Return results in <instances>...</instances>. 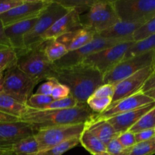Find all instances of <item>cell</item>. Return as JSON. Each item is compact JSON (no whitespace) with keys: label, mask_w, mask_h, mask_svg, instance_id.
Listing matches in <instances>:
<instances>
[{"label":"cell","mask_w":155,"mask_h":155,"mask_svg":"<svg viewBox=\"0 0 155 155\" xmlns=\"http://www.w3.org/2000/svg\"><path fill=\"white\" fill-rule=\"evenodd\" d=\"M49 0H24L20 5L0 15V20L4 27L15 23L36 18L46 7Z\"/></svg>","instance_id":"cell-13"},{"label":"cell","mask_w":155,"mask_h":155,"mask_svg":"<svg viewBox=\"0 0 155 155\" xmlns=\"http://www.w3.org/2000/svg\"><path fill=\"white\" fill-rule=\"evenodd\" d=\"M60 4L64 6L69 10L77 11L80 15L83 12H86L91 5L93 4L95 0H56Z\"/></svg>","instance_id":"cell-31"},{"label":"cell","mask_w":155,"mask_h":155,"mask_svg":"<svg viewBox=\"0 0 155 155\" xmlns=\"http://www.w3.org/2000/svg\"><path fill=\"white\" fill-rule=\"evenodd\" d=\"M70 95H71V93H70L69 89L66 86L58 83L55 80V83H54V86L53 87L52 92L51 94V98L54 100H58L67 98Z\"/></svg>","instance_id":"cell-37"},{"label":"cell","mask_w":155,"mask_h":155,"mask_svg":"<svg viewBox=\"0 0 155 155\" xmlns=\"http://www.w3.org/2000/svg\"><path fill=\"white\" fill-rule=\"evenodd\" d=\"M121 21L145 24L155 17V0H114Z\"/></svg>","instance_id":"cell-7"},{"label":"cell","mask_w":155,"mask_h":155,"mask_svg":"<svg viewBox=\"0 0 155 155\" xmlns=\"http://www.w3.org/2000/svg\"><path fill=\"white\" fill-rule=\"evenodd\" d=\"M95 33L86 28L74 30L56 38V41L62 44L68 52L74 51L86 45L95 37Z\"/></svg>","instance_id":"cell-20"},{"label":"cell","mask_w":155,"mask_h":155,"mask_svg":"<svg viewBox=\"0 0 155 155\" xmlns=\"http://www.w3.org/2000/svg\"><path fill=\"white\" fill-rule=\"evenodd\" d=\"M80 144L92 155L106 152V145L86 128L80 135Z\"/></svg>","instance_id":"cell-24"},{"label":"cell","mask_w":155,"mask_h":155,"mask_svg":"<svg viewBox=\"0 0 155 155\" xmlns=\"http://www.w3.org/2000/svg\"><path fill=\"white\" fill-rule=\"evenodd\" d=\"M83 28L80 22V15L77 11L70 10L62 18L58 20L41 37V40L56 39L61 35L74 30Z\"/></svg>","instance_id":"cell-16"},{"label":"cell","mask_w":155,"mask_h":155,"mask_svg":"<svg viewBox=\"0 0 155 155\" xmlns=\"http://www.w3.org/2000/svg\"><path fill=\"white\" fill-rule=\"evenodd\" d=\"M38 18L39 16L5 27L4 30L6 37L8 38L11 47L16 53L25 48L24 42V36L34 27Z\"/></svg>","instance_id":"cell-17"},{"label":"cell","mask_w":155,"mask_h":155,"mask_svg":"<svg viewBox=\"0 0 155 155\" xmlns=\"http://www.w3.org/2000/svg\"><path fill=\"white\" fill-rule=\"evenodd\" d=\"M128 41L133 40L129 39H107V38L95 36L93 39L86 45L74 51H70L62 58L55 61L54 64L58 68L74 66L82 63L85 58L95 53L117 45L121 42H128Z\"/></svg>","instance_id":"cell-10"},{"label":"cell","mask_w":155,"mask_h":155,"mask_svg":"<svg viewBox=\"0 0 155 155\" xmlns=\"http://www.w3.org/2000/svg\"><path fill=\"white\" fill-rule=\"evenodd\" d=\"M28 107L10 95L0 93V122L20 120Z\"/></svg>","instance_id":"cell-19"},{"label":"cell","mask_w":155,"mask_h":155,"mask_svg":"<svg viewBox=\"0 0 155 155\" xmlns=\"http://www.w3.org/2000/svg\"><path fill=\"white\" fill-rule=\"evenodd\" d=\"M155 107V101L148 104L140 108L127 112V113L121 114L116 115L114 117L109 118L107 120L113 127L117 133L120 134L124 132L129 131L130 129L134 124H136L138 120L145 115L147 112L151 110Z\"/></svg>","instance_id":"cell-18"},{"label":"cell","mask_w":155,"mask_h":155,"mask_svg":"<svg viewBox=\"0 0 155 155\" xmlns=\"http://www.w3.org/2000/svg\"><path fill=\"white\" fill-rule=\"evenodd\" d=\"M54 79L69 89L79 104H86L99 86L104 84L103 74L90 65L80 63L68 68H58Z\"/></svg>","instance_id":"cell-1"},{"label":"cell","mask_w":155,"mask_h":155,"mask_svg":"<svg viewBox=\"0 0 155 155\" xmlns=\"http://www.w3.org/2000/svg\"><path fill=\"white\" fill-rule=\"evenodd\" d=\"M24 2V0H0V15L6 13Z\"/></svg>","instance_id":"cell-41"},{"label":"cell","mask_w":155,"mask_h":155,"mask_svg":"<svg viewBox=\"0 0 155 155\" xmlns=\"http://www.w3.org/2000/svg\"><path fill=\"white\" fill-rule=\"evenodd\" d=\"M55 83V79H49L48 80H45L44 83H42L39 88L36 90V94H40L44 95H50L51 96V92H52L53 87Z\"/></svg>","instance_id":"cell-40"},{"label":"cell","mask_w":155,"mask_h":155,"mask_svg":"<svg viewBox=\"0 0 155 155\" xmlns=\"http://www.w3.org/2000/svg\"><path fill=\"white\" fill-rule=\"evenodd\" d=\"M155 154V138L145 142H139L129 148L127 155H153Z\"/></svg>","instance_id":"cell-29"},{"label":"cell","mask_w":155,"mask_h":155,"mask_svg":"<svg viewBox=\"0 0 155 155\" xmlns=\"http://www.w3.org/2000/svg\"><path fill=\"white\" fill-rule=\"evenodd\" d=\"M69 9L65 8L56 0H49L46 7L41 12L34 27L24 36L25 48H30L42 42V35L58 19L66 15Z\"/></svg>","instance_id":"cell-6"},{"label":"cell","mask_w":155,"mask_h":155,"mask_svg":"<svg viewBox=\"0 0 155 155\" xmlns=\"http://www.w3.org/2000/svg\"><path fill=\"white\" fill-rule=\"evenodd\" d=\"M129 148H124L117 138L106 145V152L110 155H127Z\"/></svg>","instance_id":"cell-36"},{"label":"cell","mask_w":155,"mask_h":155,"mask_svg":"<svg viewBox=\"0 0 155 155\" xmlns=\"http://www.w3.org/2000/svg\"><path fill=\"white\" fill-rule=\"evenodd\" d=\"M154 58L155 51H151L130 58L124 59L103 75V82L104 84H117L140 70L153 66Z\"/></svg>","instance_id":"cell-8"},{"label":"cell","mask_w":155,"mask_h":155,"mask_svg":"<svg viewBox=\"0 0 155 155\" xmlns=\"http://www.w3.org/2000/svg\"><path fill=\"white\" fill-rule=\"evenodd\" d=\"M18 56L12 48H0V68L6 71L17 64Z\"/></svg>","instance_id":"cell-32"},{"label":"cell","mask_w":155,"mask_h":155,"mask_svg":"<svg viewBox=\"0 0 155 155\" xmlns=\"http://www.w3.org/2000/svg\"><path fill=\"white\" fill-rule=\"evenodd\" d=\"M154 101L152 98L148 97L145 93L139 92L128 98L120 100L114 104H110L103 113L95 115V118L107 120L116 115L140 108Z\"/></svg>","instance_id":"cell-15"},{"label":"cell","mask_w":155,"mask_h":155,"mask_svg":"<svg viewBox=\"0 0 155 155\" xmlns=\"http://www.w3.org/2000/svg\"><path fill=\"white\" fill-rule=\"evenodd\" d=\"M44 53L48 60L52 63L60 60L68 53V50L62 44L59 43L55 39L43 40Z\"/></svg>","instance_id":"cell-26"},{"label":"cell","mask_w":155,"mask_h":155,"mask_svg":"<svg viewBox=\"0 0 155 155\" xmlns=\"http://www.w3.org/2000/svg\"><path fill=\"white\" fill-rule=\"evenodd\" d=\"M114 93V85L103 84L95 91L92 96L98 98H112Z\"/></svg>","instance_id":"cell-39"},{"label":"cell","mask_w":155,"mask_h":155,"mask_svg":"<svg viewBox=\"0 0 155 155\" xmlns=\"http://www.w3.org/2000/svg\"><path fill=\"white\" fill-rule=\"evenodd\" d=\"M143 24L139 23L120 21L107 30L95 34V36L107 39H129L133 40V35Z\"/></svg>","instance_id":"cell-21"},{"label":"cell","mask_w":155,"mask_h":155,"mask_svg":"<svg viewBox=\"0 0 155 155\" xmlns=\"http://www.w3.org/2000/svg\"><path fill=\"white\" fill-rule=\"evenodd\" d=\"M154 138H155V129L143 130L139 133H135V139H136V143L151 140Z\"/></svg>","instance_id":"cell-42"},{"label":"cell","mask_w":155,"mask_h":155,"mask_svg":"<svg viewBox=\"0 0 155 155\" xmlns=\"http://www.w3.org/2000/svg\"><path fill=\"white\" fill-rule=\"evenodd\" d=\"M155 129V107L142 117L129 131L135 133L146 130Z\"/></svg>","instance_id":"cell-27"},{"label":"cell","mask_w":155,"mask_h":155,"mask_svg":"<svg viewBox=\"0 0 155 155\" xmlns=\"http://www.w3.org/2000/svg\"><path fill=\"white\" fill-rule=\"evenodd\" d=\"M0 151L13 154H35L39 151V147L34 136L25 138L15 145Z\"/></svg>","instance_id":"cell-23"},{"label":"cell","mask_w":155,"mask_h":155,"mask_svg":"<svg viewBox=\"0 0 155 155\" xmlns=\"http://www.w3.org/2000/svg\"><path fill=\"white\" fill-rule=\"evenodd\" d=\"M54 101L50 95H44L40 94H32L27 102V106L35 110H42L45 106L48 105Z\"/></svg>","instance_id":"cell-33"},{"label":"cell","mask_w":155,"mask_h":155,"mask_svg":"<svg viewBox=\"0 0 155 155\" xmlns=\"http://www.w3.org/2000/svg\"><path fill=\"white\" fill-rule=\"evenodd\" d=\"M95 155H110V154H109L108 153H107V152H103V153H101V154H95Z\"/></svg>","instance_id":"cell-48"},{"label":"cell","mask_w":155,"mask_h":155,"mask_svg":"<svg viewBox=\"0 0 155 155\" xmlns=\"http://www.w3.org/2000/svg\"><path fill=\"white\" fill-rule=\"evenodd\" d=\"M86 128V124L58 126L42 129L36 132L34 136L39 151L48 149L70 139L80 138Z\"/></svg>","instance_id":"cell-9"},{"label":"cell","mask_w":155,"mask_h":155,"mask_svg":"<svg viewBox=\"0 0 155 155\" xmlns=\"http://www.w3.org/2000/svg\"><path fill=\"white\" fill-rule=\"evenodd\" d=\"M38 82L26 74L17 65L5 71L2 80V92L27 105Z\"/></svg>","instance_id":"cell-5"},{"label":"cell","mask_w":155,"mask_h":155,"mask_svg":"<svg viewBox=\"0 0 155 155\" xmlns=\"http://www.w3.org/2000/svg\"><path fill=\"white\" fill-rule=\"evenodd\" d=\"M117 139L124 148H130L136 144L135 134L130 131L120 133Z\"/></svg>","instance_id":"cell-38"},{"label":"cell","mask_w":155,"mask_h":155,"mask_svg":"<svg viewBox=\"0 0 155 155\" xmlns=\"http://www.w3.org/2000/svg\"><path fill=\"white\" fill-rule=\"evenodd\" d=\"M145 94L146 95H148V97H150L151 98H152V99L155 101V88L154 89L148 91V92H145Z\"/></svg>","instance_id":"cell-45"},{"label":"cell","mask_w":155,"mask_h":155,"mask_svg":"<svg viewBox=\"0 0 155 155\" xmlns=\"http://www.w3.org/2000/svg\"><path fill=\"white\" fill-rule=\"evenodd\" d=\"M86 129L95 135L104 145H107L119 135L107 120L96 119L95 117L92 120L86 123Z\"/></svg>","instance_id":"cell-22"},{"label":"cell","mask_w":155,"mask_h":155,"mask_svg":"<svg viewBox=\"0 0 155 155\" xmlns=\"http://www.w3.org/2000/svg\"><path fill=\"white\" fill-rule=\"evenodd\" d=\"M154 34H155V17L139 27L133 35V41L137 42Z\"/></svg>","instance_id":"cell-35"},{"label":"cell","mask_w":155,"mask_h":155,"mask_svg":"<svg viewBox=\"0 0 155 155\" xmlns=\"http://www.w3.org/2000/svg\"><path fill=\"white\" fill-rule=\"evenodd\" d=\"M95 115L86 104L62 110H35L28 107L20 120L30 124L36 132L48 127L86 124Z\"/></svg>","instance_id":"cell-2"},{"label":"cell","mask_w":155,"mask_h":155,"mask_svg":"<svg viewBox=\"0 0 155 155\" xmlns=\"http://www.w3.org/2000/svg\"><path fill=\"white\" fill-rule=\"evenodd\" d=\"M4 25L0 20V48H12L10 43H9L8 38L5 33Z\"/></svg>","instance_id":"cell-43"},{"label":"cell","mask_w":155,"mask_h":155,"mask_svg":"<svg viewBox=\"0 0 155 155\" xmlns=\"http://www.w3.org/2000/svg\"><path fill=\"white\" fill-rule=\"evenodd\" d=\"M155 88V72L153 73L151 75V77L147 80L145 83L144 84L143 87L141 89V92L145 93V92H148V91L151 90Z\"/></svg>","instance_id":"cell-44"},{"label":"cell","mask_w":155,"mask_h":155,"mask_svg":"<svg viewBox=\"0 0 155 155\" xmlns=\"http://www.w3.org/2000/svg\"><path fill=\"white\" fill-rule=\"evenodd\" d=\"M111 102L112 98H98L90 96L86 101V104L93 113L100 114L111 104Z\"/></svg>","instance_id":"cell-30"},{"label":"cell","mask_w":155,"mask_h":155,"mask_svg":"<svg viewBox=\"0 0 155 155\" xmlns=\"http://www.w3.org/2000/svg\"><path fill=\"white\" fill-rule=\"evenodd\" d=\"M43 42L17 52V66L38 83L54 79L57 70V67L44 53Z\"/></svg>","instance_id":"cell-3"},{"label":"cell","mask_w":155,"mask_h":155,"mask_svg":"<svg viewBox=\"0 0 155 155\" xmlns=\"http://www.w3.org/2000/svg\"><path fill=\"white\" fill-rule=\"evenodd\" d=\"M80 144V138L70 139L48 149L38 151L35 155H62Z\"/></svg>","instance_id":"cell-28"},{"label":"cell","mask_w":155,"mask_h":155,"mask_svg":"<svg viewBox=\"0 0 155 155\" xmlns=\"http://www.w3.org/2000/svg\"><path fill=\"white\" fill-rule=\"evenodd\" d=\"M4 72H5V70L0 68V78L3 77V75H4Z\"/></svg>","instance_id":"cell-47"},{"label":"cell","mask_w":155,"mask_h":155,"mask_svg":"<svg viewBox=\"0 0 155 155\" xmlns=\"http://www.w3.org/2000/svg\"><path fill=\"white\" fill-rule=\"evenodd\" d=\"M2 80H3V77L0 78V93L2 92Z\"/></svg>","instance_id":"cell-46"},{"label":"cell","mask_w":155,"mask_h":155,"mask_svg":"<svg viewBox=\"0 0 155 155\" xmlns=\"http://www.w3.org/2000/svg\"><path fill=\"white\" fill-rule=\"evenodd\" d=\"M151 51H155V34L148 36L142 40L135 42L126 52L124 59L130 58Z\"/></svg>","instance_id":"cell-25"},{"label":"cell","mask_w":155,"mask_h":155,"mask_svg":"<svg viewBox=\"0 0 155 155\" xmlns=\"http://www.w3.org/2000/svg\"><path fill=\"white\" fill-rule=\"evenodd\" d=\"M135 41H128L95 53L83 61L82 63L90 65L104 75L124 59L126 52L134 44Z\"/></svg>","instance_id":"cell-11"},{"label":"cell","mask_w":155,"mask_h":155,"mask_svg":"<svg viewBox=\"0 0 155 155\" xmlns=\"http://www.w3.org/2000/svg\"><path fill=\"white\" fill-rule=\"evenodd\" d=\"M154 72L153 66L148 67L115 84L111 104L141 92L145 82Z\"/></svg>","instance_id":"cell-12"},{"label":"cell","mask_w":155,"mask_h":155,"mask_svg":"<svg viewBox=\"0 0 155 155\" xmlns=\"http://www.w3.org/2000/svg\"><path fill=\"white\" fill-rule=\"evenodd\" d=\"M120 21L114 1L95 0L90 8L80 15V22L83 28L92 30L95 34L110 28Z\"/></svg>","instance_id":"cell-4"},{"label":"cell","mask_w":155,"mask_h":155,"mask_svg":"<svg viewBox=\"0 0 155 155\" xmlns=\"http://www.w3.org/2000/svg\"><path fill=\"white\" fill-rule=\"evenodd\" d=\"M153 68H154V72H155V58H154V64H153Z\"/></svg>","instance_id":"cell-49"},{"label":"cell","mask_w":155,"mask_h":155,"mask_svg":"<svg viewBox=\"0 0 155 155\" xmlns=\"http://www.w3.org/2000/svg\"><path fill=\"white\" fill-rule=\"evenodd\" d=\"M35 133L33 127L24 121L0 122V149L9 148L25 138L34 136Z\"/></svg>","instance_id":"cell-14"},{"label":"cell","mask_w":155,"mask_h":155,"mask_svg":"<svg viewBox=\"0 0 155 155\" xmlns=\"http://www.w3.org/2000/svg\"><path fill=\"white\" fill-rule=\"evenodd\" d=\"M79 103L73 98L72 96H68L67 98H61L58 100H54L52 102L45 106L42 110H62V109L73 108L77 107Z\"/></svg>","instance_id":"cell-34"}]
</instances>
